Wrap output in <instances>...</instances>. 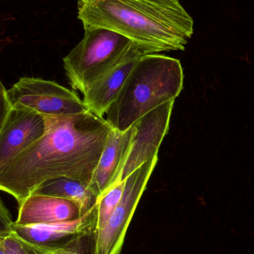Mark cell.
Listing matches in <instances>:
<instances>
[{
  "label": "cell",
  "mask_w": 254,
  "mask_h": 254,
  "mask_svg": "<svg viewBox=\"0 0 254 254\" xmlns=\"http://www.w3.org/2000/svg\"><path fill=\"white\" fill-rule=\"evenodd\" d=\"M81 41L64 58L71 88L82 94L119 64L132 42L112 30L84 28Z\"/></svg>",
  "instance_id": "cell-4"
},
{
  "label": "cell",
  "mask_w": 254,
  "mask_h": 254,
  "mask_svg": "<svg viewBox=\"0 0 254 254\" xmlns=\"http://www.w3.org/2000/svg\"><path fill=\"white\" fill-rule=\"evenodd\" d=\"M96 244L97 230L93 229L79 235L59 247L37 246L40 254H95Z\"/></svg>",
  "instance_id": "cell-14"
},
{
  "label": "cell",
  "mask_w": 254,
  "mask_h": 254,
  "mask_svg": "<svg viewBox=\"0 0 254 254\" xmlns=\"http://www.w3.org/2000/svg\"><path fill=\"white\" fill-rule=\"evenodd\" d=\"M32 194L50 195L74 201L84 215L98 203V197L94 195L89 187L77 179L58 177L42 183Z\"/></svg>",
  "instance_id": "cell-13"
},
{
  "label": "cell",
  "mask_w": 254,
  "mask_h": 254,
  "mask_svg": "<svg viewBox=\"0 0 254 254\" xmlns=\"http://www.w3.org/2000/svg\"><path fill=\"white\" fill-rule=\"evenodd\" d=\"M12 107L32 110L44 116L83 114L88 110L78 95L56 82L24 77L7 90Z\"/></svg>",
  "instance_id": "cell-5"
},
{
  "label": "cell",
  "mask_w": 254,
  "mask_h": 254,
  "mask_svg": "<svg viewBox=\"0 0 254 254\" xmlns=\"http://www.w3.org/2000/svg\"><path fill=\"white\" fill-rule=\"evenodd\" d=\"M135 127L125 131L113 128L91 180L89 188L98 198L116 186L126 160Z\"/></svg>",
  "instance_id": "cell-11"
},
{
  "label": "cell",
  "mask_w": 254,
  "mask_h": 254,
  "mask_svg": "<svg viewBox=\"0 0 254 254\" xmlns=\"http://www.w3.org/2000/svg\"><path fill=\"white\" fill-rule=\"evenodd\" d=\"M125 182L118 184L98 198L97 203V232L102 230L114 212L123 195Z\"/></svg>",
  "instance_id": "cell-15"
},
{
  "label": "cell",
  "mask_w": 254,
  "mask_h": 254,
  "mask_svg": "<svg viewBox=\"0 0 254 254\" xmlns=\"http://www.w3.org/2000/svg\"><path fill=\"white\" fill-rule=\"evenodd\" d=\"M4 244L7 254H40L37 246L20 240L12 233L4 237Z\"/></svg>",
  "instance_id": "cell-16"
},
{
  "label": "cell",
  "mask_w": 254,
  "mask_h": 254,
  "mask_svg": "<svg viewBox=\"0 0 254 254\" xmlns=\"http://www.w3.org/2000/svg\"><path fill=\"white\" fill-rule=\"evenodd\" d=\"M83 216L76 203L50 195L31 194L19 205L17 225H35L75 220Z\"/></svg>",
  "instance_id": "cell-12"
},
{
  "label": "cell",
  "mask_w": 254,
  "mask_h": 254,
  "mask_svg": "<svg viewBox=\"0 0 254 254\" xmlns=\"http://www.w3.org/2000/svg\"><path fill=\"white\" fill-rule=\"evenodd\" d=\"M149 54H151L149 51L132 43L119 64L97 80L83 94V101L88 111L104 118L119 95L137 60Z\"/></svg>",
  "instance_id": "cell-9"
},
{
  "label": "cell",
  "mask_w": 254,
  "mask_h": 254,
  "mask_svg": "<svg viewBox=\"0 0 254 254\" xmlns=\"http://www.w3.org/2000/svg\"><path fill=\"white\" fill-rule=\"evenodd\" d=\"M0 254H7L4 244V237H0Z\"/></svg>",
  "instance_id": "cell-19"
},
{
  "label": "cell",
  "mask_w": 254,
  "mask_h": 254,
  "mask_svg": "<svg viewBox=\"0 0 254 254\" xmlns=\"http://www.w3.org/2000/svg\"><path fill=\"white\" fill-rule=\"evenodd\" d=\"M11 109L12 105L9 100L7 90L0 81V131L4 126Z\"/></svg>",
  "instance_id": "cell-17"
},
{
  "label": "cell",
  "mask_w": 254,
  "mask_h": 254,
  "mask_svg": "<svg viewBox=\"0 0 254 254\" xmlns=\"http://www.w3.org/2000/svg\"><path fill=\"white\" fill-rule=\"evenodd\" d=\"M46 131V120L32 110L12 107L0 131V170L38 140Z\"/></svg>",
  "instance_id": "cell-8"
},
{
  "label": "cell",
  "mask_w": 254,
  "mask_h": 254,
  "mask_svg": "<svg viewBox=\"0 0 254 254\" xmlns=\"http://www.w3.org/2000/svg\"><path fill=\"white\" fill-rule=\"evenodd\" d=\"M174 103L175 100L164 103L134 124L135 130L116 185L158 155L161 142L169 130Z\"/></svg>",
  "instance_id": "cell-7"
},
{
  "label": "cell",
  "mask_w": 254,
  "mask_h": 254,
  "mask_svg": "<svg viewBox=\"0 0 254 254\" xmlns=\"http://www.w3.org/2000/svg\"><path fill=\"white\" fill-rule=\"evenodd\" d=\"M158 155L125 179L123 195L104 228L97 232L96 254H121L128 225L158 163Z\"/></svg>",
  "instance_id": "cell-6"
},
{
  "label": "cell",
  "mask_w": 254,
  "mask_h": 254,
  "mask_svg": "<svg viewBox=\"0 0 254 254\" xmlns=\"http://www.w3.org/2000/svg\"><path fill=\"white\" fill-rule=\"evenodd\" d=\"M44 118V134L0 170V191L19 205L55 178H71L89 187L113 129L90 112Z\"/></svg>",
  "instance_id": "cell-1"
},
{
  "label": "cell",
  "mask_w": 254,
  "mask_h": 254,
  "mask_svg": "<svg viewBox=\"0 0 254 254\" xmlns=\"http://www.w3.org/2000/svg\"><path fill=\"white\" fill-rule=\"evenodd\" d=\"M183 84L179 60L158 54L144 55L137 60L107 110L106 121L113 128L127 131L149 112L176 100Z\"/></svg>",
  "instance_id": "cell-3"
},
{
  "label": "cell",
  "mask_w": 254,
  "mask_h": 254,
  "mask_svg": "<svg viewBox=\"0 0 254 254\" xmlns=\"http://www.w3.org/2000/svg\"><path fill=\"white\" fill-rule=\"evenodd\" d=\"M97 204L75 220L35 225L13 223L11 233L30 244L41 247H59L79 235L97 228Z\"/></svg>",
  "instance_id": "cell-10"
},
{
  "label": "cell",
  "mask_w": 254,
  "mask_h": 254,
  "mask_svg": "<svg viewBox=\"0 0 254 254\" xmlns=\"http://www.w3.org/2000/svg\"><path fill=\"white\" fill-rule=\"evenodd\" d=\"M13 223L10 212L0 198V237H5L11 234Z\"/></svg>",
  "instance_id": "cell-18"
},
{
  "label": "cell",
  "mask_w": 254,
  "mask_h": 254,
  "mask_svg": "<svg viewBox=\"0 0 254 254\" xmlns=\"http://www.w3.org/2000/svg\"><path fill=\"white\" fill-rule=\"evenodd\" d=\"M77 19L84 28L112 30L151 54L185 51L194 31L179 0H78Z\"/></svg>",
  "instance_id": "cell-2"
}]
</instances>
